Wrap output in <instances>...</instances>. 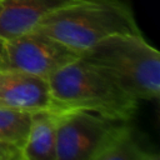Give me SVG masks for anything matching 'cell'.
I'll return each mask as SVG.
<instances>
[{
    "instance_id": "7",
    "label": "cell",
    "mask_w": 160,
    "mask_h": 160,
    "mask_svg": "<svg viewBox=\"0 0 160 160\" xmlns=\"http://www.w3.org/2000/svg\"><path fill=\"white\" fill-rule=\"evenodd\" d=\"M92 0H2L0 36L5 40L32 30L46 16L65 8Z\"/></svg>"
},
{
    "instance_id": "3",
    "label": "cell",
    "mask_w": 160,
    "mask_h": 160,
    "mask_svg": "<svg viewBox=\"0 0 160 160\" xmlns=\"http://www.w3.org/2000/svg\"><path fill=\"white\" fill-rule=\"evenodd\" d=\"M48 81L52 110L80 109L129 121L138 109L135 98L81 58L61 68Z\"/></svg>"
},
{
    "instance_id": "9",
    "label": "cell",
    "mask_w": 160,
    "mask_h": 160,
    "mask_svg": "<svg viewBox=\"0 0 160 160\" xmlns=\"http://www.w3.org/2000/svg\"><path fill=\"white\" fill-rule=\"evenodd\" d=\"M31 115L0 109V141L21 148L31 122Z\"/></svg>"
},
{
    "instance_id": "4",
    "label": "cell",
    "mask_w": 160,
    "mask_h": 160,
    "mask_svg": "<svg viewBox=\"0 0 160 160\" xmlns=\"http://www.w3.org/2000/svg\"><path fill=\"white\" fill-rule=\"evenodd\" d=\"M56 111V160H95L130 130L128 121L80 109Z\"/></svg>"
},
{
    "instance_id": "10",
    "label": "cell",
    "mask_w": 160,
    "mask_h": 160,
    "mask_svg": "<svg viewBox=\"0 0 160 160\" xmlns=\"http://www.w3.org/2000/svg\"><path fill=\"white\" fill-rule=\"evenodd\" d=\"M141 150L130 129L109 145L95 160H139Z\"/></svg>"
},
{
    "instance_id": "15",
    "label": "cell",
    "mask_w": 160,
    "mask_h": 160,
    "mask_svg": "<svg viewBox=\"0 0 160 160\" xmlns=\"http://www.w3.org/2000/svg\"><path fill=\"white\" fill-rule=\"evenodd\" d=\"M1 5H2V0H0V10H1Z\"/></svg>"
},
{
    "instance_id": "14",
    "label": "cell",
    "mask_w": 160,
    "mask_h": 160,
    "mask_svg": "<svg viewBox=\"0 0 160 160\" xmlns=\"http://www.w3.org/2000/svg\"><path fill=\"white\" fill-rule=\"evenodd\" d=\"M0 160H22L21 155H16V156H10V158H1Z\"/></svg>"
},
{
    "instance_id": "2",
    "label": "cell",
    "mask_w": 160,
    "mask_h": 160,
    "mask_svg": "<svg viewBox=\"0 0 160 160\" xmlns=\"http://www.w3.org/2000/svg\"><path fill=\"white\" fill-rule=\"evenodd\" d=\"M79 54L118 34H141L129 0L84 1L59 10L34 28Z\"/></svg>"
},
{
    "instance_id": "1",
    "label": "cell",
    "mask_w": 160,
    "mask_h": 160,
    "mask_svg": "<svg viewBox=\"0 0 160 160\" xmlns=\"http://www.w3.org/2000/svg\"><path fill=\"white\" fill-rule=\"evenodd\" d=\"M80 58L140 100H158L160 95V52L142 34L109 36Z\"/></svg>"
},
{
    "instance_id": "5",
    "label": "cell",
    "mask_w": 160,
    "mask_h": 160,
    "mask_svg": "<svg viewBox=\"0 0 160 160\" xmlns=\"http://www.w3.org/2000/svg\"><path fill=\"white\" fill-rule=\"evenodd\" d=\"M80 54L56 39L32 29L5 40L0 70H15L49 79Z\"/></svg>"
},
{
    "instance_id": "13",
    "label": "cell",
    "mask_w": 160,
    "mask_h": 160,
    "mask_svg": "<svg viewBox=\"0 0 160 160\" xmlns=\"http://www.w3.org/2000/svg\"><path fill=\"white\" fill-rule=\"evenodd\" d=\"M4 46H5V39L0 36V62H1V58H2V52H4Z\"/></svg>"
},
{
    "instance_id": "6",
    "label": "cell",
    "mask_w": 160,
    "mask_h": 160,
    "mask_svg": "<svg viewBox=\"0 0 160 160\" xmlns=\"http://www.w3.org/2000/svg\"><path fill=\"white\" fill-rule=\"evenodd\" d=\"M0 109L34 114L52 110L49 81L15 70H0Z\"/></svg>"
},
{
    "instance_id": "8",
    "label": "cell",
    "mask_w": 160,
    "mask_h": 160,
    "mask_svg": "<svg viewBox=\"0 0 160 160\" xmlns=\"http://www.w3.org/2000/svg\"><path fill=\"white\" fill-rule=\"evenodd\" d=\"M22 160H56V111L34 112L20 148Z\"/></svg>"
},
{
    "instance_id": "11",
    "label": "cell",
    "mask_w": 160,
    "mask_h": 160,
    "mask_svg": "<svg viewBox=\"0 0 160 160\" xmlns=\"http://www.w3.org/2000/svg\"><path fill=\"white\" fill-rule=\"evenodd\" d=\"M16 155H21L19 146H16V145H14V144H9V142L0 141V159H1V158L16 156Z\"/></svg>"
},
{
    "instance_id": "12",
    "label": "cell",
    "mask_w": 160,
    "mask_h": 160,
    "mask_svg": "<svg viewBox=\"0 0 160 160\" xmlns=\"http://www.w3.org/2000/svg\"><path fill=\"white\" fill-rule=\"evenodd\" d=\"M139 160H160V156L155 151H149V150H144L142 149Z\"/></svg>"
}]
</instances>
